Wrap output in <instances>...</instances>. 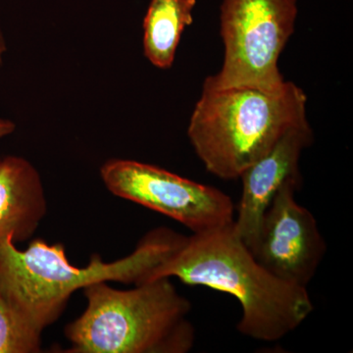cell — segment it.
I'll return each instance as SVG.
<instances>
[{
    "mask_svg": "<svg viewBox=\"0 0 353 353\" xmlns=\"http://www.w3.org/2000/svg\"><path fill=\"white\" fill-rule=\"evenodd\" d=\"M181 236L160 228L124 259L108 263L94 254L87 267L78 268L70 263L60 243L37 239L22 252L8 236L0 241V292L26 323L43 333L60 317L76 290L108 281L134 285L150 281Z\"/></svg>",
    "mask_w": 353,
    "mask_h": 353,
    "instance_id": "cell-2",
    "label": "cell"
},
{
    "mask_svg": "<svg viewBox=\"0 0 353 353\" xmlns=\"http://www.w3.org/2000/svg\"><path fill=\"white\" fill-rule=\"evenodd\" d=\"M234 223L182 236L150 281L176 277L185 284L226 292L241 304V334L268 343L280 341L307 319L314 308L312 301L306 288L266 270L236 234Z\"/></svg>",
    "mask_w": 353,
    "mask_h": 353,
    "instance_id": "cell-1",
    "label": "cell"
},
{
    "mask_svg": "<svg viewBox=\"0 0 353 353\" xmlns=\"http://www.w3.org/2000/svg\"><path fill=\"white\" fill-rule=\"evenodd\" d=\"M16 130V124L13 121L0 118V139L6 138L9 134H13Z\"/></svg>",
    "mask_w": 353,
    "mask_h": 353,
    "instance_id": "cell-12",
    "label": "cell"
},
{
    "mask_svg": "<svg viewBox=\"0 0 353 353\" xmlns=\"http://www.w3.org/2000/svg\"><path fill=\"white\" fill-rule=\"evenodd\" d=\"M313 132L308 121L290 128L270 150L243 172V192L234 226L252 250L265 211L280 188L292 179H303L299 160L311 145Z\"/></svg>",
    "mask_w": 353,
    "mask_h": 353,
    "instance_id": "cell-8",
    "label": "cell"
},
{
    "mask_svg": "<svg viewBox=\"0 0 353 353\" xmlns=\"http://www.w3.org/2000/svg\"><path fill=\"white\" fill-rule=\"evenodd\" d=\"M307 97L285 81L275 90L204 81L190 116L188 137L209 173L236 180L290 128L306 122Z\"/></svg>",
    "mask_w": 353,
    "mask_h": 353,
    "instance_id": "cell-3",
    "label": "cell"
},
{
    "mask_svg": "<svg viewBox=\"0 0 353 353\" xmlns=\"http://www.w3.org/2000/svg\"><path fill=\"white\" fill-rule=\"evenodd\" d=\"M101 176L114 196L172 218L194 234L234 222L233 201L222 190L154 165L110 159L102 165Z\"/></svg>",
    "mask_w": 353,
    "mask_h": 353,
    "instance_id": "cell-6",
    "label": "cell"
},
{
    "mask_svg": "<svg viewBox=\"0 0 353 353\" xmlns=\"http://www.w3.org/2000/svg\"><path fill=\"white\" fill-rule=\"evenodd\" d=\"M297 0H223L224 59L206 80L216 87L275 90L285 80L279 59L296 28Z\"/></svg>",
    "mask_w": 353,
    "mask_h": 353,
    "instance_id": "cell-5",
    "label": "cell"
},
{
    "mask_svg": "<svg viewBox=\"0 0 353 353\" xmlns=\"http://www.w3.org/2000/svg\"><path fill=\"white\" fill-rule=\"evenodd\" d=\"M7 51V44L6 37H4L3 31H2L1 26H0V69L3 65L4 55Z\"/></svg>",
    "mask_w": 353,
    "mask_h": 353,
    "instance_id": "cell-13",
    "label": "cell"
},
{
    "mask_svg": "<svg viewBox=\"0 0 353 353\" xmlns=\"http://www.w3.org/2000/svg\"><path fill=\"white\" fill-rule=\"evenodd\" d=\"M46 199L39 171L24 157L0 159V241L32 238L46 214Z\"/></svg>",
    "mask_w": 353,
    "mask_h": 353,
    "instance_id": "cell-9",
    "label": "cell"
},
{
    "mask_svg": "<svg viewBox=\"0 0 353 353\" xmlns=\"http://www.w3.org/2000/svg\"><path fill=\"white\" fill-rule=\"evenodd\" d=\"M303 179L285 183L265 211L250 252L274 276L306 288L326 254V241L312 213L297 203Z\"/></svg>",
    "mask_w": 353,
    "mask_h": 353,
    "instance_id": "cell-7",
    "label": "cell"
},
{
    "mask_svg": "<svg viewBox=\"0 0 353 353\" xmlns=\"http://www.w3.org/2000/svg\"><path fill=\"white\" fill-rule=\"evenodd\" d=\"M87 308L65 329L71 353H187L196 331L190 303L169 278L116 290L106 282L85 287Z\"/></svg>",
    "mask_w": 353,
    "mask_h": 353,
    "instance_id": "cell-4",
    "label": "cell"
},
{
    "mask_svg": "<svg viewBox=\"0 0 353 353\" xmlns=\"http://www.w3.org/2000/svg\"><path fill=\"white\" fill-rule=\"evenodd\" d=\"M41 333L32 328L0 292V353L41 352Z\"/></svg>",
    "mask_w": 353,
    "mask_h": 353,
    "instance_id": "cell-11",
    "label": "cell"
},
{
    "mask_svg": "<svg viewBox=\"0 0 353 353\" xmlns=\"http://www.w3.org/2000/svg\"><path fill=\"white\" fill-rule=\"evenodd\" d=\"M196 0H152L143 19V54L158 69L168 70L185 28L194 23Z\"/></svg>",
    "mask_w": 353,
    "mask_h": 353,
    "instance_id": "cell-10",
    "label": "cell"
}]
</instances>
